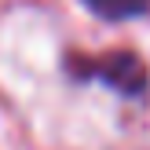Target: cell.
<instances>
[{"label": "cell", "instance_id": "obj_1", "mask_svg": "<svg viewBox=\"0 0 150 150\" xmlns=\"http://www.w3.org/2000/svg\"><path fill=\"white\" fill-rule=\"evenodd\" d=\"M88 4H92L99 15H106V18H125V15L143 11L150 0H88Z\"/></svg>", "mask_w": 150, "mask_h": 150}]
</instances>
